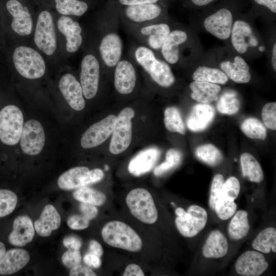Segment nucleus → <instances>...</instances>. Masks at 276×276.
<instances>
[{"label": "nucleus", "mask_w": 276, "mask_h": 276, "mask_svg": "<svg viewBox=\"0 0 276 276\" xmlns=\"http://www.w3.org/2000/svg\"><path fill=\"white\" fill-rule=\"evenodd\" d=\"M226 45L244 59L257 58L266 52V43L251 17L239 13L235 18Z\"/></svg>", "instance_id": "1"}, {"label": "nucleus", "mask_w": 276, "mask_h": 276, "mask_svg": "<svg viewBox=\"0 0 276 276\" xmlns=\"http://www.w3.org/2000/svg\"><path fill=\"white\" fill-rule=\"evenodd\" d=\"M232 6H217L202 16L201 28L218 39L227 42L235 17L238 14Z\"/></svg>", "instance_id": "2"}, {"label": "nucleus", "mask_w": 276, "mask_h": 276, "mask_svg": "<svg viewBox=\"0 0 276 276\" xmlns=\"http://www.w3.org/2000/svg\"><path fill=\"white\" fill-rule=\"evenodd\" d=\"M212 53L217 65L228 79L240 84L250 81L251 75L248 63L228 47H220Z\"/></svg>", "instance_id": "3"}, {"label": "nucleus", "mask_w": 276, "mask_h": 276, "mask_svg": "<svg viewBox=\"0 0 276 276\" xmlns=\"http://www.w3.org/2000/svg\"><path fill=\"white\" fill-rule=\"evenodd\" d=\"M101 235L108 245L131 252L142 248V241L130 226L120 221H111L103 227Z\"/></svg>", "instance_id": "4"}, {"label": "nucleus", "mask_w": 276, "mask_h": 276, "mask_svg": "<svg viewBox=\"0 0 276 276\" xmlns=\"http://www.w3.org/2000/svg\"><path fill=\"white\" fill-rule=\"evenodd\" d=\"M126 204L131 214L141 222L153 224L158 213L150 193L143 188L130 191L126 197Z\"/></svg>", "instance_id": "5"}, {"label": "nucleus", "mask_w": 276, "mask_h": 276, "mask_svg": "<svg viewBox=\"0 0 276 276\" xmlns=\"http://www.w3.org/2000/svg\"><path fill=\"white\" fill-rule=\"evenodd\" d=\"M14 66L22 77L35 79L41 77L45 71V65L41 56L30 47L19 46L13 55Z\"/></svg>", "instance_id": "6"}, {"label": "nucleus", "mask_w": 276, "mask_h": 276, "mask_svg": "<svg viewBox=\"0 0 276 276\" xmlns=\"http://www.w3.org/2000/svg\"><path fill=\"white\" fill-rule=\"evenodd\" d=\"M24 126L21 110L16 106L9 105L0 111V140L5 145L13 146L20 140Z\"/></svg>", "instance_id": "7"}, {"label": "nucleus", "mask_w": 276, "mask_h": 276, "mask_svg": "<svg viewBox=\"0 0 276 276\" xmlns=\"http://www.w3.org/2000/svg\"><path fill=\"white\" fill-rule=\"evenodd\" d=\"M175 223L181 235L191 238L197 235L205 227L208 220L206 210L197 205H191L185 211L182 208L175 210Z\"/></svg>", "instance_id": "8"}, {"label": "nucleus", "mask_w": 276, "mask_h": 276, "mask_svg": "<svg viewBox=\"0 0 276 276\" xmlns=\"http://www.w3.org/2000/svg\"><path fill=\"white\" fill-rule=\"evenodd\" d=\"M134 114L133 109L126 107L117 117L109 144V151L112 154L121 153L129 146L132 140L131 119Z\"/></svg>", "instance_id": "9"}, {"label": "nucleus", "mask_w": 276, "mask_h": 276, "mask_svg": "<svg viewBox=\"0 0 276 276\" xmlns=\"http://www.w3.org/2000/svg\"><path fill=\"white\" fill-rule=\"evenodd\" d=\"M104 177V173L100 169L90 170L86 167H76L62 174L58 179L57 184L62 190L77 189L97 183Z\"/></svg>", "instance_id": "10"}, {"label": "nucleus", "mask_w": 276, "mask_h": 276, "mask_svg": "<svg viewBox=\"0 0 276 276\" xmlns=\"http://www.w3.org/2000/svg\"><path fill=\"white\" fill-rule=\"evenodd\" d=\"M34 42L37 47L47 55H52L57 47L56 36L52 16L48 11H43L39 15Z\"/></svg>", "instance_id": "11"}, {"label": "nucleus", "mask_w": 276, "mask_h": 276, "mask_svg": "<svg viewBox=\"0 0 276 276\" xmlns=\"http://www.w3.org/2000/svg\"><path fill=\"white\" fill-rule=\"evenodd\" d=\"M191 64L195 65L192 75L194 81L221 85L225 84L228 81V77L216 62L212 52L207 55L202 54Z\"/></svg>", "instance_id": "12"}, {"label": "nucleus", "mask_w": 276, "mask_h": 276, "mask_svg": "<svg viewBox=\"0 0 276 276\" xmlns=\"http://www.w3.org/2000/svg\"><path fill=\"white\" fill-rule=\"evenodd\" d=\"M22 151L28 155H36L42 151L45 141V134L41 123L30 120L23 126L20 138Z\"/></svg>", "instance_id": "13"}, {"label": "nucleus", "mask_w": 276, "mask_h": 276, "mask_svg": "<svg viewBox=\"0 0 276 276\" xmlns=\"http://www.w3.org/2000/svg\"><path fill=\"white\" fill-rule=\"evenodd\" d=\"M100 78V65L96 57L91 54L86 55L81 62L80 84L83 96L87 99L93 98L97 94Z\"/></svg>", "instance_id": "14"}, {"label": "nucleus", "mask_w": 276, "mask_h": 276, "mask_svg": "<svg viewBox=\"0 0 276 276\" xmlns=\"http://www.w3.org/2000/svg\"><path fill=\"white\" fill-rule=\"evenodd\" d=\"M117 117L110 114L90 126L82 134L81 145L84 149L97 147L112 134Z\"/></svg>", "instance_id": "15"}, {"label": "nucleus", "mask_w": 276, "mask_h": 276, "mask_svg": "<svg viewBox=\"0 0 276 276\" xmlns=\"http://www.w3.org/2000/svg\"><path fill=\"white\" fill-rule=\"evenodd\" d=\"M269 266L264 256L256 251L247 250L240 255L235 263L236 272L243 276H258Z\"/></svg>", "instance_id": "16"}, {"label": "nucleus", "mask_w": 276, "mask_h": 276, "mask_svg": "<svg viewBox=\"0 0 276 276\" xmlns=\"http://www.w3.org/2000/svg\"><path fill=\"white\" fill-rule=\"evenodd\" d=\"M194 33L186 28L172 30L160 48L164 60L169 64H177L180 60L179 44L189 38Z\"/></svg>", "instance_id": "17"}, {"label": "nucleus", "mask_w": 276, "mask_h": 276, "mask_svg": "<svg viewBox=\"0 0 276 276\" xmlns=\"http://www.w3.org/2000/svg\"><path fill=\"white\" fill-rule=\"evenodd\" d=\"M59 87L64 98L73 109L81 111L85 106V100L80 83L71 74L62 76Z\"/></svg>", "instance_id": "18"}, {"label": "nucleus", "mask_w": 276, "mask_h": 276, "mask_svg": "<svg viewBox=\"0 0 276 276\" xmlns=\"http://www.w3.org/2000/svg\"><path fill=\"white\" fill-rule=\"evenodd\" d=\"M6 7L13 17L12 30L21 36L30 35L32 30L33 22L28 8L17 0H9Z\"/></svg>", "instance_id": "19"}, {"label": "nucleus", "mask_w": 276, "mask_h": 276, "mask_svg": "<svg viewBox=\"0 0 276 276\" xmlns=\"http://www.w3.org/2000/svg\"><path fill=\"white\" fill-rule=\"evenodd\" d=\"M122 48V40L116 33L110 32L103 37L99 51L103 62L107 66H116L121 60Z\"/></svg>", "instance_id": "20"}, {"label": "nucleus", "mask_w": 276, "mask_h": 276, "mask_svg": "<svg viewBox=\"0 0 276 276\" xmlns=\"http://www.w3.org/2000/svg\"><path fill=\"white\" fill-rule=\"evenodd\" d=\"M136 80L135 69L131 62L121 60L116 65L114 86L118 92L128 95L134 89Z\"/></svg>", "instance_id": "21"}, {"label": "nucleus", "mask_w": 276, "mask_h": 276, "mask_svg": "<svg viewBox=\"0 0 276 276\" xmlns=\"http://www.w3.org/2000/svg\"><path fill=\"white\" fill-rule=\"evenodd\" d=\"M160 155V151L157 147H150L141 151L129 162V172L135 176L148 172L153 168Z\"/></svg>", "instance_id": "22"}, {"label": "nucleus", "mask_w": 276, "mask_h": 276, "mask_svg": "<svg viewBox=\"0 0 276 276\" xmlns=\"http://www.w3.org/2000/svg\"><path fill=\"white\" fill-rule=\"evenodd\" d=\"M34 230L32 220L28 216H18L13 221L12 231L8 236L9 241L13 245L24 246L32 241Z\"/></svg>", "instance_id": "23"}, {"label": "nucleus", "mask_w": 276, "mask_h": 276, "mask_svg": "<svg viewBox=\"0 0 276 276\" xmlns=\"http://www.w3.org/2000/svg\"><path fill=\"white\" fill-rule=\"evenodd\" d=\"M215 113L214 107L209 104L195 105L187 119L188 128L194 132L204 130L212 123Z\"/></svg>", "instance_id": "24"}, {"label": "nucleus", "mask_w": 276, "mask_h": 276, "mask_svg": "<svg viewBox=\"0 0 276 276\" xmlns=\"http://www.w3.org/2000/svg\"><path fill=\"white\" fill-rule=\"evenodd\" d=\"M59 31L66 37V49L69 53L76 52L81 45L82 29L77 21L65 15L61 16L58 20Z\"/></svg>", "instance_id": "25"}, {"label": "nucleus", "mask_w": 276, "mask_h": 276, "mask_svg": "<svg viewBox=\"0 0 276 276\" xmlns=\"http://www.w3.org/2000/svg\"><path fill=\"white\" fill-rule=\"evenodd\" d=\"M30 260L29 252L23 249L15 248L5 252L0 260V274L14 273L24 268Z\"/></svg>", "instance_id": "26"}, {"label": "nucleus", "mask_w": 276, "mask_h": 276, "mask_svg": "<svg viewBox=\"0 0 276 276\" xmlns=\"http://www.w3.org/2000/svg\"><path fill=\"white\" fill-rule=\"evenodd\" d=\"M61 224L60 216L51 204H47L43 208L40 217L34 222V228L40 236L47 237L53 231L58 229Z\"/></svg>", "instance_id": "27"}, {"label": "nucleus", "mask_w": 276, "mask_h": 276, "mask_svg": "<svg viewBox=\"0 0 276 276\" xmlns=\"http://www.w3.org/2000/svg\"><path fill=\"white\" fill-rule=\"evenodd\" d=\"M190 89L192 99L204 104L217 101L221 90L219 84L194 80L190 83Z\"/></svg>", "instance_id": "28"}, {"label": "nucleus", "mask_w": 276, "mask_h": 276, "mask_svg": "<svg viewBox=\"0 0 276 276\" xmlns=\"http://www.w3.org/2000/svg\"><path fill=\"white\" fill-rule=\"evenodd\" d=\"M228 249V241L218 230L212 232L202 247L203 256L206 258L218 259L224 257Z\"/></svg>", "instance_id": "29"}, {"label": "nucleus", "mask_w": 276, "mask_h": 276, "mask_svg": "<svg viewBox=\"0 0 276 276\" xmlns=\"http://www.w3.org/2000/svg\"><path fill=\"white\" fill-rule=\"evenodd\" d=\"M162 7L156 3H148L128 6L125 9L127 17L136 22L156 19L162 14Z\"/></svg>", "instance_id": "30"}, {"label": "nucleus", "mask_w": 276, "mask_h": 276, "mask_svg": "<svg viewBox=\"0 0 276 276\" xmlns=\"http://www.w3.org/2000/svg\"><path fill=\"white\" fill-rule=\"evenodd\" d=\"M172 29L166 22H160L145 26L141 30V33L148 36V43L154 49H160Z\"/></svg>", "instance_id": "31"}, {"label": "nucleus", "mask_w": 276, "mask_h": 276, "mask_svg": "<svg viewBox=\"0 0 276 276\" xmlns=\"http://www.w3.org/2000/svg\"><path fill=\"white\" fill-rule=\"evenodd\" d=\"M231 219L228 226L229 237L234 240H239L248 234L250 225L248 219V213L244 210H239Z\"/></svg>", "instance_id": "32"}, {"label": "nucleus", "mask_w": 276, "mask_h": 276, "mask_svg": "<svg viewBox=\"0 0 276 276\" xmlns=\"http://www.w3.org/2000/svg\"><path fill=\"white\" fill-rule=\"evenodd\" d=\"M240 162L243 176L252 182L259 183L263 180V170L254 156L248 153H244L240 156Z\"/></svg>", "instance_id": "33"}, {"label": "nucleus", "mask_w": 276, "mask_h": 276, "mask_svg": "<svg viewBox=\"0 0 276 276\" xmlns=\"http://www.w3.org/2000/svg\"><path fill=\"white\" fill-rule=\"evenodd\" d=\"M149 74L154 82L163 87H169L175 81V77L169 64L165 60L157 58L155 65Z\"/></svg>", "instance_id": "34"}, {"label": "nucleus", "mask_w": 276, "mask_h": 276, "mask_svg": "<svg viewBox=\"0 0 276 276\" xmlns=\"http://www.w3.org/2000/svg\"><path fill=\"white\" fill-rule=\"evenodd\" d=\"M252 247L260 252L269 254L276 252V229L272 227L261 231L252 242Z\"/></svg>", "instance_id": "35"}, {"label": "nucleus", "mask_w": 276, "mask_h": 276, "mask_svg": "<svg viewBox=\"0 0 276 276\" xmlns=\"http://www.w3.org/2000/svg\"><path fill=\"white\" fill-rule=\"evenodd\" d=\"M217 101V110L222 114H236L241 106V102L237 93L232 90L223 92L219 97Z\"/></svg>", "instance_id": "36"}, {"label": "nucleus", "mask_w": 276, "mask_h": 276, "mask_svg": "<svg viewBox=\"0 0 276 276\" xmlns=\"http://www.w3.org/2000/svg\"><path fill=\"white\" fill-rule=\"evenodd\" d=\"M73 195L75 199L81 202L96 206L103 205L106 200V195L104 193L87 186L77 189Z\"/></svg>", "instance_id": "37"}, {"label": "nucleus", "mask_w": 276, "mask_h": 276, "mask_svg": "<svg viewBox=\"0 0 276 276\" xmlns=\"http://www.w3.org/2000/svg\"><path fill=\"white\" fill-rule=\"evenodd\" d=\"M196 157L205 164L215 166L223 159L221 152L212 144H204L197 148L195 151Z\"/></svg>", "instance_id": "38"}, {"label": "nucleus", "mask_w": 276, "mask_h": 276, "mask_svg": "<svg viewBox=\"0 0 276 276\" xmlns=\"http://www.w3.org/2000/svg\"><path fill=\"white\" fill-rule=\"evenodd\" d=\"M57 11L64 15L81 16L87 11V4L79 0H55Z\"/></svg>", "instance_id": "39"}, {"label": "nucleus", "mask_w": 276, "mask_h": 276, "mask_svg": "<svg viewBox=\"0 0 276 276\" xmlns=\"http://www.w3.org/2000/svg\"><path fill=\"white\" fill-rule=\"evenodd\" d=\"M240 128L244 134L250 139L264 140L267 136L265 126L255 118L245 119L241 124Z\"/></svg>", "instance_id": "40"}, {"label": "nucleus", "mask_w": 276, "mask_h": 276, "mask_svg": "<svg viewBox=\"0 0 276 276\" xmlns=\"http://www.w3.org/2000/svg\"><path fill=\"white\" fill-rule=\"evenodd\" d=\"M164 123L169 131L176 132L182 135L186 133L185 126L180 112L175 107H169L165 109Z\"/></svg>", "instance_id": "41"}, {"label": "nucleus", "mask_w": 276, "mask_h": 276, "mask_svg": "<svg viewBox=\"0 0 276 276\" xmlns=\"http://www.w3.org/2000/svg\"><path fill=\"white\" fill-rule=\"evenodd\" d=\"M181 152L175 149L168 150L166 154V160L154 170L155 176H160L179 165L181 161Z\"/></svg>", "instance_id": "42"}, {"label": "nucleus", "mask_w": 276, "mask_h": 276, "mask_svg": "<svg viewBox=\"0 0 276 276\" xmlns=\"http://www.w3.org/2000/svg\"><path fill=\"white\" fill-rule=\"evenodd\" d=\"M134 56L137 62L149 74L157 59L152 50L146 47L140 46L136 49Z\"/></svg>", "instance_id": "43"}, {"label": "nucleus", "mask_w": 276, "mask_h": 276, "mask_svg": "<svg viewBox=\"0 0 276 276\" xmlns=\"http://www.w3.org/2000/svg\"><path fill=\"white\" fill-rule=\"evenodd\" d=\"M17 203V197L15 193L7 189H0V217L11 214Z\"/></svg>", "instance_id": "44"}, {"label": "nucleus", "mask_w": 276, "mask_h": 276, "mask_svg": "<svg viewBox=\"0 0 276 276\" xmlns=\"http://www.w3.org/2000/svg\"><path fill=\"white\" fill-rule=\"evenodd\" d=\"M237 208V204L234 200L226 199L219 195L215 203L214 210L220 219L225 220L235 214Z\"/></svg>", "instance_id": "45"}, {"label": "nucleus", "mask_w": 276, "mask_h": 276, "mask_svg": "<svg viewBox=\"0 0 276 276\" xmlns=\"http://www.w3.org/2000/svg\"><path fill=\"white\" fill-rule=\"evenodd\" d=\"M240 191L239 180L234 176L227 179L223 183L219 195L226 199L235 200L238 196Z\"/></svg>", "instance_id": "46"}, {"label": "nucleus", "mask_w": 276, "mask_h": 276, "mask_svg": "<svg viewBox=\"0 0 276 276\" xmlns=\"http://www.w3.org/2000/svg\"><path fill=\"white\" fill-rule=\"evenodd\" d=\"M262 117L265 126L271 129H276V102L266 104L262 110Z\"/></svg>", "instance_id": "47"}, {"label": "nucleus", "mask_w": 276, "mask_h": 276, "mask_svg": "<svg viewBox=\"0 0 276 276\" xmlns=\"http://www.w3.org/2000/svg\"><path fill=\"white\" fill-rule=\"evenodd\" d=\"M224 182V177L220 174L215 175L213 179L209 200V206L213 210H214L215 203L220 194L221 189Z\"/></svg>", "instance_id": "48"}, {"label": "nucleus", "mask_w": 276, "mask_h": 276, "mask_svg": "<svg viewBox=\"0 0 276 276\" xmlns=\"http://www.w3.org/2000/svg\"><path fill=\"white\" fill-rule=\"evenodd\" d=\"M62 262L66 267L72 268L80 264L81 261V255L79 250L68 249L62 256Z\"/></svg>", "instance_id": "49"}, {"label": "nucleus", "mask_w": 276, "mask_h": 276, "mask_svg": "<svg viewBox=\"0 0 276 276\" xmlns=\"http://www.w3.org/2000/svg\"><path fill=\"white\" fill-rule=\"evenodd\" d=\"M254 6L259 10L266 11L268 16L273 18L276 14V0H252Z\"/></svg>", "instance_id": "50"}, {"label": "nucleus", "mask_w": 276, "mask_h": 276, "mask_svg": "<svg viewBox=\"0 0 276 276\" xmlns=\"http://www.w3.org/2000/svg\"><path fill=\"white\" fill-rule=\"evenodd\" d=\"M89 224V220L83 215H74L67 220V224L70 228L75 230H81L87 228Z\"/></svg>", "instance_id": "51"}, {"label": "nucleus", "mask_w": 276, "mask_h": 276, "mask_svg": "<svg viewBox=\"0 0 276 276\" xmlns=\"http://www.w3.org/2000/svg\"><path fill=\"white\" fill-rule=\"evenodd\" d=\"M79 208L83 215L89 220L95 218L98 214V209L91 204L81 202Z\"/></svg>", "instance_id": "52"}, {"label": "nucleus", "mask_w": 276, "mask_h": 276, "mask_svg": "<svg viewBox=\"0 0 276 276\" xmlns=\"http://www.w3.org/2000/svg\"><path fill=\"white\" fill-rule=\"evenodd\" d=\"M70 276H96V273L89 267L78 264L73 268L70 271Z\"/></svg>", "instance_id": "53"}, {"label": "nucleus", "mask_w": 276, "mask_h": 276, "mask_svg": "<svg viewBox=\"0 0 276 276\" xmlns=\"http://www.w3.org/2000/svg\"><path fill=\"white\" fill-rule=\"evenodd\" d=\"M64 246L70 250H79L82 246L81 239L74 236L66 237L63 240Z\"/></svg>", "instance_id": "54"}, {"label": "nucleus", "mask_w": 276, "mask_h": 276, "mask_svg": "<svg viewBox=\"0 0 276 276\" xmlns=\"http://www.w3.org/2000/svg\"><path fill=\"white\" fill-rule=\"evenodd\" d=\"M270 45L266 44V52L268 51L270 64L274 72H276V41L275 38L273 37Z\"/></svg>", "instance_id": "55"}, {"label": "nucleus", "mask_w": 276, "mask_h": 276, "mask_svg": "<svg viewBox=\"0 0 276 276\" xmlns=\"http://www.w3.org/2000/svg\"><path fill=\"white\" fill-rule=\"evenodd\" d=\"M83 261L88 267L94 268H99L102 264L100 257L89 252L85 255L83 257Z\"/></svg>", "instance_id": "56"}, {"label": "nucleus", "mask_w": 276, "mask_h": 276, "mask_svg": "<svg viewBox=\"0 0 276 276\" xmlns=\"http://www.w3.org/2000/svg\"><path fill=\"white\" fill-rule=\"evenodd\" d=\"M123 276H144V273L142 268L135 264L128 265L125 268Z\"/></svg>", "instance_id": "57"}, {"label": "nucleus", "mask_w": 276, "mask_h": 276, "mask_svg": "<svg viewBox=\"0 0 276 276\" xmlns=\"http://www.w3.org/2000/svg\"><path fill=\"white\" fill-rule=\"evenodd\" d=\"M100 258L103 254V249L101 245L96 240H91L89 243V252Z\"/></svg>", "instance_id": "58"}, {"label": "nucleus", "mask_w": 276, "mask_h": 276, "mask_svg": "<svg viewBox=\"0 0 276 276\" xmlns=\"http://www.w3.org/2000/svg\"><path fill=\"white\" fill-rule=\"evenodd\" d=\"M159 0H119L120 3L124 5L130 6L148 3H156Z\"/></svg>", "instance_id": "59"}, {"label": "nucleus", "mask_w": 276, "mask_h": 276, "mask_svg": "<svg viewBox=\"0 0 276 276\" xmlns=\"http://www.w3.org/2000/svg\"><path fill=\"white\" fill-rule=\"evenodd\" d=\"M216 0H190L192 5L196 8L206 7Z\"/></svg>", "instance_id": "60"}, {"label": "nucleus", "mask_w": 276, "mask_h": 276, "mask_svg": "<svg viewBox=\"0 0 276 276\" xmlns=\"http://www.w3.org/2000/svg\"><path fill=\"white\" fill-rule=\"evenodd\" d=\"M6 247L5 244L0 241V260L6 252Z\"/></svg>", "instance_id": "61"}, {"label": "nucleus", "mask_w": 276, "mask_h": 276, "mask_svg": "<svg viewBox=\"0 0 276 276\" xmlns=\"http://www.w3.org/2000/svg\"><path fill=\"white\" fill-rule=\"evenodd\" d=\"M104 169L105 171H107L109 169V166L107 165H105Z\"/></svg>", "instance_id": "62"}]
</instances>
